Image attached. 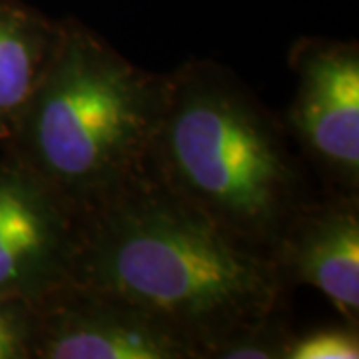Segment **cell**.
Segmentation results:
<instances>
[{
	"label": "cell",
	"mask_w": 359,
	"mask_h": 359,
	"mask_svg": "<svg viewBox=\"0 0 359 359\" xmlns=\"http://www.w3.org/2000/svg\"><path fill=\"white\" fill-rule=\"evenodd\" d=\"M166 94L168 74L130 62L66 16L50 68L2 150L84 216L146 170Z\"/></svg>",
	"instance_id": "cell-3"
},
{
	"label": "cell",
	"mask_w": 359,
	"mask_h": 359,
	"mask_svg": "<svg viewBox=\"0 0 359 359\" xmlns=\"http://www.w3.org/2000/svg\"><path fill=\"white\" fill-rule=\"evenodd\" d=\"M80 214L20 164L0 156V297L36 302L72 280Z\"/></svg>",
	"instance_id": "cell-6"
},
{
	"label": "cell",
	"mask_w": 359,
	"mask_h": 359,
	"mask_svg": "<svg viewBox=\"0 0 359 359\" xmlns=\"http://www.w3.org/2000/svg\"><path fill=\"white\" fill-rule=\"evenodd\" d=\"M72 280L146 309L196 359L285 308L290 295L268 250L222 228L148 170L80 216Z\"/></svg>",
	"instance_id": "cell-1"
},
{
	"label": "cell",
	"mask_w": 359,
	"mask_h": 359,
	"mask_svg": "<svg viewBox=\"0 0 359 359\" xmlns=\"http://www.w3.org/2000/svg\"><path fill=\"white\" fill-rule=\"evenodd\" d=\"M36 308L22 297H0V359H34Z\"/></svg>",
	"instance_id": "cell-10"
},
{
	"label": "cell",
	"mask_w": 359,
	"mask_h": 359,
	"mask_svg": "<svg viewBox=\"0 0 359 359\" xmlns=\"http://www.w3.org/2000/svg\"><path fill=\"white\" fill-rule=\"evenodd\" d=\"M62 39L54 20L22 0H0V146L13 140Z\"/></svg>",
	"instance_id": "cell-8"
},
{
	"label": "cell",
	"mask_w": 359,
	"mask_h": 359,
	"mask_svg": "<svg viewBox=\"0 0 359 359\" xmlns=\"http://www.w3.org/2000/svg\"><path fill=\"white\" fill-rule=\"evenodd\" d=\"M294 100L283 126L327 192L359 194V44L304 36L292 44Z\"/></svg>",
	"instance_id": "cell-4"
},
{
	"label": "cell",
	"mask_w": 359,
	"mask_h": 359,
	"mask_svg": "<svg viewBox=\"0 0 359 359\" xmlns=\"http://www.w3.org/2000/svg\"><path fill=\"white\" fill-rule=\"evenodd\" d=\"M146 170L222 228L268 252L311 196L282 118L214 60L192 58L168 72Z\"/></svg>",
	"instance_id": "cell-2"
},
{
	"label": "cell",
	"mask_w": 359,
	"mask_h": 359,
	"mask_svg": "<svg viewBox=\"0 0 359 359\" xmlns=\"http://www.w3.org/2000/svg\"><path fill=\"white\" fill-rule=\"evenodd\" d=\"M359 325L337 323L316 327L306 334H295L287 359H358Z\"/></svg>",
	"instance_id": "cell-11"
},
{
	"label": "cell",
	"mask_w": 359,
	"mask_h": 359,
	"mask_svg": "<svg viewBox=\"0 0 359 359\" xmlns=\"http://www.w3.org/2000/svg\"><path fill=\"white\" fill-rule=\"evenodd\" d=\"M34 308V359H196L166 323L92 283L68 280Z\"/></svg>",
	"instance_id": "cell-5"
},
{
	"label": "cell",
	"mask_w": 359,
	"mask_h": 359,
	"mask_svg": "<svg viewBox=\"0 0 359 359\" xmlns=\"http://www.w3.org/2000/svg\"><path fill=\"white\" fill-rule=\"evenodd\" d=\"M269 254L290 292L311 285L330 299L341 321L359 325V194H311Z\"/></svg>",
	"instance_id": "cell-7"
},
{
	"label": "cell",
	"mask_w": 359,
	"mask_h": 359,
	"mask_svg": "<svg viewBox=\"0 0 359 359\" xmlns=\"http://www.w3.org/2000/svg\"><path fill=\"white\" fill-rule=\"evenodd\" d=\"M294 335L285 306L266 320L252 323L224 339L212 349L208 359H287Z\"/></svg>",
	"instance_id": "cell-9"
}]
</instances>
